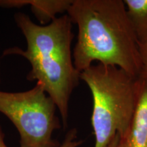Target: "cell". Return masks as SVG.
Returning <instances> with one entry per match:
<instances>
[{
    "label": "cell",
    "instance_id": "1",
    "mask_svg": "<svg viewBox=\"0 0 147 147\" xmlns=\"http://www.w3.org/2000/svg\"><path fill=\"white\" fill-rule=\"evenodd\" d=\"M67 14L78 26L73 61L79 72L98 61L140 76L138 42L123 1L72 0Z\"/></svg>",
    "mask_w": 147,
    "mask_h": 147
},
{
    "label": "cell",
    "instance_id": "2",
    "mask_svg": "<svg viewBox=\"0 0 147 147\" xmlns=\"http://www.w3.org/2000/svg\"><path fill=\"white\" fill-rule=\"evenodd\" d=\"M14 20L26 39L27 49L10 48L3 55H21L29 61L32 69L27 79L42 84L59 110L66 128L69 99L80 80L71 51L73 23L67 14L56 17L49 25H37L21 12L14 15Z\"/></svg>",
    "mask_w": 147,
    "mask_h": 147
},
{
    "label": "cell",
    "instance_id": "3",
    "mask_svg": "<svg viewBox=\"0 0 147 147\" xmlns=\"http://www.w3.org/2000/svg\"><path fill=\"white\" fill-rule=\"evenodd\" d=\"M93 97L91 124L95 147H108L127 131L138 100L141 79L117 66L92 65L80 73Z\"/></svg>",
    "mask_w": 147,
    "mask_h": 147
},
{
    "label": "cell",
    "instance_id": "4",
    "mask_svg": "<svg viewBox=\"0 0 147 147\" xmlns=\"http://www.w3.org/2000/svg\"><path fill=\"white\" fill-rule=\"evenodd\" d=\"M57 106L40 82L29 91H0V113L10 119L20 135V147H59L53 134L61 127Z\"/></svg>",
    "mask_w": 147,
    "mask_h": 147
},
{
    "label": "cell",
    "instance_id": "5",
    "mask_svg": "<svg viewBox=\"0 0 147 147\" xmlns=\"http://www.w3.org/2000/svg\"><path fill=\"white\" fill-rule=\"evenodd\" d=\"M140 79L136 108L127 131L119 138L117 147H147V80Z\"/></svg>",
    "mask_w": 147,
    "mask_h": 147
},
{
    "label": "cell",
    "instance_id": "6",
    "mask_svg": "<svg viewBox=\"0 0 147 147\" xmlns=\"http://www.w3.org/2000/svg\"><path fill=\"white\" fill-rule=\"evenodd\" d=\"M71 2L72 0H0V7L19 8L25 5H30L33 13L43 25L51 23L57 14L67 12Z\"/></svg>",
    "mask_w": 147,
    "mask_h": 147
},
{
    "label": "cell",
    "instance_id": "7",
    "mask_svg": "<svg viewBox=\"0 0 147 147\" xmlns=\"http://www.w3.org/2000/svg\"><path fill=\"white\" fill-rule=\"evenodd\" d=\"M127 13L138 43L147 42V0H125Z\"/></svg>",
    "mask_w": 147,
    "mask_h": 147
},
{
    "label": "cell",
    "instance_id": "8",
    "mask_svg": "<svg viewBox=\"0 0 147 147\" xmlns=\"http://www.w3.org/2000/svg\"><path fill=\"white\" fill-rule=\"evenodd\" d=\"M138 46L142 62V68L139 77L147 80V42L138 43Z\"/></svg>",
    "mask_w": 147,
    "mask_h": 147
},
{
    "label": "cell",
    "instance_id": "9",
    "mask_svg": "<svg viewBox=\"0 0 147 147\" xmlns=\"http://www.w3.org/2000/svg\"><path fill=\"white\" fill-rule=\"evenodd\" d=\"M4 137L5 135L2 131L1 127L0 126V147H8L5 143Z\"/></svg>",
    "mask_w": 147,
    "mask_h": 147
},
{
    "label": "cell",
    "instance_id": "10",
    "mask_svg": "<svg viewBox=\"0 0 147 147\" xmlns=\"http://www.w3.org/2000/svg\"><path fill=\"white\" fill-rule=\"evenodd\" d=\"M119 136L118 134H117V135L114 138L113 140L111 141V142L110 143L108 147H117V143H118V141H119Z\"/></svg>",
    "mask_w": 147,
    "mask_h": 147
}]
</instances>
